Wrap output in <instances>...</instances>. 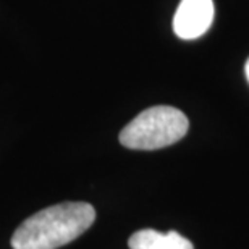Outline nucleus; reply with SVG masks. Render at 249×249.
<instances>
[{
    "label": "nucleus",
    "instance_id": "nucleus-1",
    "mask_svg": "<svg viewBox=\"0 0 249 249\" xmlns=\"http://www.w3.org/2000/svg\"><path fill=\"white\" fill-rule=\"evenodd\" d=\"M96 220L88 202H62L26 218L12 236L13 249H58L81 236Z\"/></svg>",
    "mask_w": 249,
    "mask_h": 249
},
{
    "label": "nucleus",
    "instance_id": "nucleus-3",
    "mask_svg": "<svg viewBox=\"0 0 249 249\" xmlns=\"http://www.w3.org/2000/svg\"><path fill=\"white\" fill-rule=\"evenodd\" d=\"M213 21L212 0H181L173 18V31L181 39H197Z\"/></svg>",
    "mask_w": 249,
    "mask_h": 249
},
{
    "label": "nucleus",
    "instance_id": "nucleus-4",
    "mask_svg": "<svg viewBox=\"0 0 249 249\" xmlns=\"http://www.w3.org/2000/svg\"><path fill=\"white\" fill-rule=\"evenodd\" d=\"M129 249H194L193 243L177 231L160 233L157 230H139L128 240Z\"/></svg>",
    "mask_w": 249,
    "mask_h": 249
},
{
    "label": "nucleus",
    "instance_id": "nucleus-2",
    "mask_svg": "<svg viewBox=\"0 0 249 249\" xmlns=\"http://www.w3.org/2000/svg\"><path fill=\"white\" fill-rule=\"evenodd\" d=\"M188 118L181 110L156 106L133 118L120 133V142L134 151H156L172 146L186 136Z\"/></svg>",
    "mask_w": 249,
    "mask_h": 249
},
{
    "label": "nucleus",
    "instance_id": "nucleus-5",
    "mask_svg": "<svg viewBox=\"0 0 249 249\" xmlns=\"http://www.w3.org/2000/svg\"><path fill=\"white\" fill-rule=\"evenodd\" d=\"M246 76H248V81H249V58H248V62H246Z\"/></svg>",
    "mask_w": 249,
    "mask_h": 249
}]
</instances>
